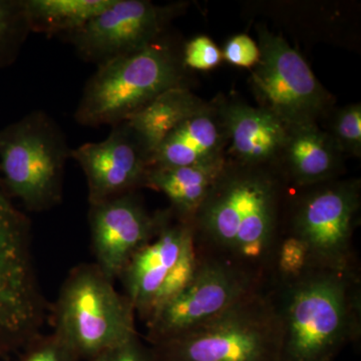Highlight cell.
Instances as JSON below:
<instances>
[{
  "label": "cell",
  "mask_w": 361,
  "mask_h": 361,
  "mask_svg": "<svg viewBox=\"0 0 361 361\" xmlns=\"http://www.w3.org/2000/svg\"><path fill=\"white\" fill-rule=\"evenodd\" d=\"M281 202L277 176L262 167L228 164L192 221L197 254L268 286L282 233Z\"/></svg>",
  "instance_id": "cell-1"
},
{
  "label": "cell",
  "mask_w": 361,
  "mask_h": 361,
  "mask_svg": "<svg viewBox=\"0 0 361 361\" xmlns=\"http://www.w3.org/2000/svg\"><path fill=\"white\" fill-rule=\"evenodd\" d=\"M281 326L280 361H334L361 336L360 268H308L268 285Z\"/></svg>",
  "instance_id": "cell-2"
},
{
  "label": "cell",
  "mask_w": 361,
  "mask_h": 361,
  "mask_svg": "<svg viewBox=\"0 0 361 361\" xmlns=\"http://www.w3.org/2000/svg\"><path fill=\"white\" fill-rule=\"evenodd\" d=\"M182 54L161 37L141 51L97 66L82 90L75 122L97 128L127 122L163 92L185 85Z\"/></svg>",
  "instance_id": "cell-3"
},
{
  "label": "cell",
  "mask_w": 361,
  "mask_h": 361,
  "mask_svg": "<svg viewBox=\"0 0 361 361\" xmlns=\"http://www.w3.org/2000/svg\"><path fill=\"white\" fill-rule=\"evenodd\" d=\"M149 346L156 361H280L281 326L267 286L210 322Z\"/></svg>",
  "instance_id": "cell-4"
},
{
  "label": "cell",
  "mask_w": 361,
  "mask_h": 361,
  "mask_svg": "<svg viewBox=\"0 0 361 361\" xmlns=\"http://www.w3.org/2000/svg\"><path fill=\"white\" fill-rule=\"evenodd\" d=\"M94 263L73 268L52 308L54 332L80 360L92 361L137 336L135 311Z\"/></svg>",
  "instance_id": "cell-5"
},
{
  "label": "cell",
  "mask_w": 361,
  "mask_h": 361,
  "mask_svg": "<svg viewBox=\"0 0 361 361\" xmlns=\"http://www.w3.org/2000/svg\"><path fill=\"white\" fill-rule=\"evenodd\" d=\"M71 149L49 114L30 111L0 130L1 186L30 212L58 206Z\"/></svg>",
  "instance_id": "cell-6"
},
{
  "label": "cell",
  "mask_w": 361,
  "mask_h": 361,
  "mask_svg": "<svg viewBox=\"0 0 361 361\" xmlns=\"http://www.w3.org/2000/svg\"><path fill=\"white\" fill-rule=\"evenodd\" d=\"M45 311L33 264L30 220L0 183V356L25 349L40 336Z\"/></svg>",
  "instance_id": "cell-7"
},
{
  "label": "cell",
  "mask_w": 361,
  "mask_h": 361,
  "mask_svg": "<svg viewBox=\"0 0 361 361\" xmlns=\"http://www.w3.org/2000/svg\"><path fill=\"white\" fill-rule=\"evenodd\" d=\"M308 189L292 204L282 233L305 244L310 267L356 269L353 239L360 217V182L332 180Z\"/></svg>",
  "instance_id": "cell-8"
},
{
  "label": "cell",
  "mask_w": 361,
  "mask_h": 361,
  "mask_svg": "<svg viewBox=\"0 0 361 361\" xmlns=\"http://www.w3.org/2000/svg\"><path fill=\"white\" fill-rule=\"evenodd\" d=\"M198 264L192 223L170 210L155 238L133 256L120 277L135 315L148 322L186 288Z\"/></svg>",
  "instance_id": "cell-9"
},
{
  "label": "cell",
  "mask_w": 361,
  "mask_h": 361,
  "mask_svg": "<svg viewBox=\"0 0 361 361\" xmlns=\"http://www.w3.org/2000/svg\"><path fill=\"white\" fill-rule=\"evenodd\" d=\"M260 59L251 73L261 106L287 126L315 123L327 103L326 92L303 56L265 27L258 28Z\"/></svg>",
  "instance_id": "cell-10"
},
{
  "label": "cell",
  "mask_w": 361,
  "mask_h": 361,
  "mask_svg": "<svg viewBox=\"0 0 361 361\" xmlns=\"http://www.w3.org/2000/svg\"><path fill=\"white\" fill-rule=\"evenodd\" d=\"M198 258V268L186 288L146 322L149 345L196 329L267 287L223 261Z\"/></svg>",
  "instance_id": "cell-11"
},
{
  "label": "cell",
  "mask_w": 361,
  "mask_h": 361,
  "mask_svg": "<svg viewBox=\"0 0 361 361\" xmlns=\"http://www.w3.org/2000/svg\"><path fill=\"white\" fill-rule=\"evenodd\" d=\"M182 7L180 4L159 6L149 0H113L89 23L63 37L80 59L102 66L165 37Z\"/></svg>",
  "instance_id": "cell-12"
},
{
  "label": "cell",
  "mask_w": 361,
  "mask_h": 361,
  "mask_svg": "<svg viewBox=\"0 0 361 361\" xmlns=\"http://www.w3.org/2000/svg\"><path fill=\"white\" fill-rule=\"evenodd\" d=\"M170 210L149 213L137 192L90 205L94 264L109 279H120L130 259L152 241Z\"/></svg>",
  "instance_id": "cell-13"
},
{
  "label": "cell",
  "mask_w": 361,
  "mask_h": 361,
  "mask_svg": "<svg viewBox=\"0 0 361 361\" xmlns=\"http://www.w3.org/2000/svg\"><path fill=\"white\" fill-rule=\"evenodd\" d=\"M87 179L90 205L146 187L151 157L127 123L111 127L101 142L71 149Z\"/></svg>",
  "instance_id": "cell-14"
},
{
  "label": "cell",
  "mask_w": 361,
  "mask_h": 361,
  "mask_svg": "<svg viewBox=\"0 0 361 361\" xmlns=\"http://www.w3.org/2000/svg\"><path fill=\"white\" fill-rule=\"evenodd\" d=\"M220 114L238 165L262 167L281 156L288 126L272 111L233 103L222 106Z\"/></svg>",
  "instance_id": "cell-15"
},
{
  "label": "cell",
  "mask_w": 361,
  "mask_h": 361,
  "mask_svg": "<svg viewBox=\"0 0 361 361\" xmlns=\"http://www.w3.org/2000/svg\"><path fill=\"white\" fill-rule=\"evenodd\" d=\"M227 135L221 114L204 106L180 122L161 142L151 167H183L222 156Z\"/></svg>",
  "instance_id": "cell-16"
},
{
  "label": "cell",
  "mask_w": 361,
  "mask_h": 361,
  "mask_svg": "<svg viewBox=\"0 0 361 361\" xmlns=\"http://www.w3.org/2000/svg\"><path fill=\"white\" fill-rule=\"evenodd\" d=\"M338 148L315 123L289 126L281 156L294 186L310 188L336 179L341 170Z\"/></svg>",
  "instance_id": "cell-17"
},
{
  "label": "cell",
  "mask_w": 361,
  "mask_h": 361,
  "mask_svg": "<svg viewBox=\"0 0 361 361\" xmlns=\"http://www.w3.org/2000/svg\"><path fill=\"white\" fill-rule=\"evenodd\" d=\"M227 165L224 157H220L197 165L151 167L147 176L146 187L167 197L170 210L177 219L192 223Z\"/></svg>",
  "instance_id": "cell-18"
},
{
  "label": "cell",
  "mask_w": 361,
  "mask_h": 361,
  "mask_svg": "<svg viewBox=\"0 0 361 361\" xmlns=\"http://www.w3.org/2000/svg\"><path fill=\"white\" fill-rule=\"evenodd\" d=\"M204 106L187 87H175L157 97L126 123L148 152L152 163L154 154L166 137Z\"/></svg>",
  "instance_id": "cell-19"
},
{
  "label": "cell",
  "mask_w": 361,
  "mask_h": 361,
  "mask_svg": "<svg viewBox=\"0 0 361 361\" xmlns=\"http://www.w3.org/2000/svg\"><path fill=\"white\" fill-rule=\"evenodd\" d=\"M32 32L68 35L89 23L113 0H23Z\"/></svg>",
  "instance_id": "cell-20"
},
{
  "label": "cell",
  "mask_w": 361,
  "mask_h": 361,
  "mask_svg": "<svg viewBox=\"0 0 361 361\" xmlns=\"http://www.w3.org/2000/svg\"><path fill=\"white\" fill-rule=\"evenodd\" d=\"M32 33L23 0H0V70L13 66Z\"/></svg>",
  "instance_id": "cell-21"
},
{
  "label": "cell",
  "mask_w": 361,
  "mask_h": 361,
  "mask_svg": "<svg viewBox=\"0 0 361 361\" xmlns=\"http://www.w3.org/2000/svg\"><path fill=\"white\" fill-rule=\"evenodd\" d=\"M308 268H310V253L305 244L292 235L281 233L268 285L289 281L300 276Z\"/></svg>",
  "instance_id": "cell-22"
},
{
  "label": "cell",
  "mask_w": 361,
  "mask_h": 361,
  "mask_svg": "<svg viewBox=\"0 0 361 361\" xmlns=\"http://www.w3.org/2000/svg\"><path fill=\"white\" fill-rule=\"evenodd\" d=\"M332 139L339 151L360 157L361 153V106L353 104L338 111Z\"/></svg>",
  "instance_id": "cell-23"
},
{
  "label": "cell",
  "mask_w": 361,
  "mask_h": 361,
  "mask_svg": "<svg viewBox=\"0 0 361 361\" xmlns=\"http://www.w3.org/2000/svg\"><path fill=\"white\" fill-rule=\"evenodd\" d=\"M180 54L185 68L192 70H213L223 61L222 51L206 35H200L190 40Z\"/></svg>",
  "instance_id": "cell-24"
},
{
  "label": "cell",
  "mask_w": 361,
  "mask_h": 361,
  "mask_svg": "<svg viewBox=\"0 0 361 361\" xmlns=\"http://www.w3.org/2000/svg\"><path fill=\"white\" fill-rule=\"evenodd\" d=\"M20 361H80L56 334L40 336L25 349Z\"/></svg>",
  "instance_id": "cell-25"
},
{
  "label": "cell",
  "mask_w": 361,
  "mask_h": 361,
  "mask_svg": "<svg viewBox=\"0 0 361 361\" xmlns=\"http://www.w3.org/2000/svg\"><path fill=\"white\" fill-rule=\"evenodd\" d=\"M223 59L233 66L252 68L260 59L258 44L245 33L236 35L228 40L222 51Z\"/></svg>",
  "instance_id": "cell-26"
},
{
  "label": "cell",
  "mask_w": 361,
  "mask_h": 361,
  "mask_svg": "<svg viewBox=\"0 0 361 361\" xmlns=\"http://www.w3.org/2000/svg\"><path fill=\"white\" fill-rule=\"evenodd\" d=\"M92 361H156L151 346L146 345L139 334L116 348L109 349Z\"/></svg>",
  "instance_id": "cell-27"
}]
</instances>
